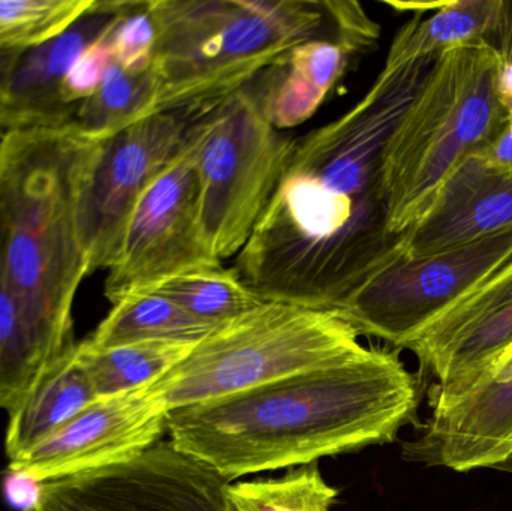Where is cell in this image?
<instances>
[{"mask_svg": "<svg viewBox=\"0 0 512 511\" xmlns=\"http://www.w3.org/2000/svg\"><path fill=\"white\" fill-rule=\"evenodd\" d=\"M21 51H9L0 48V126H2L3 116H5L6 99H8L9 84H11L12 74L15 66L21 57Z\"/></svg>", "mask_w": 512, "mask_h": 511, "instance_id": "obj_29", "label": "cell"}, {"mask_svg": "<svg viewBox=\"0 0 512 511\" xmlns=\"http://www.w3.org/2000/svg\"><path fill=\"white\" fill-rule=\"evenodd\" d=\"M418 437L403 444L409 462L457 473L504 464L512 456V347L462 392L432 399Z\"/></svg>", "mask_w": 512, "mask_h": 511, "instance_id": "obj_13", "label": "cell"}, {"mask_svg": "<svg viewBox=\"0 0 512 511\" xmlns=\"http://www.w3.org/2000/svg\"><path fill=\"white\" fill-rule=\"evenodd\" d=\"M432 63L382 69L351 110L295 140L234 267L264 302L337 311L394 254L382 159Z\"/></svg>", "mask_w": 512, "mask_h": 511, "instance_id": "obj_1", "label": "cell"}, {"mask_svg": "<svg viewBox=\"0 0 512 511\" xmlns=\"http://www.w3.org/2000/svg\"><path fill=\"white\" fill-rule=\"evenodd\" d=\"M135 5L132 0H95L65 32L21 54L9 84L0 135L14 129L71 125L75 111L62 98L69 72Z\"/></svg>", "mask_w": 512, "mask_h": 511, "instance_id": "obj_15", "label": "cell"}, {"mask_svg": "<svg viewBox=\"0 0 512 511\" xmlns=\"http://www.w3.org/2000/svg\"><path fill=\"white\" fill-rule=\"evenodd\" d=\"M158 113V80L153 68L129 71L114 63L95 93L75 111L72 125L101 141Z\"/></svg>", "mask_w": 512, "mask_h": 511, "instance_id": "obj_22", "label": "cell"}, {"mask_svg": "<svg viewBox=\"0 0 512 511\" xmlns=\"http://www.w3.org/2000/svg\"><path fill=\"white\" fill-rule=\"evenodd\" d=\"M89 375L77 359V345L51 363L20 404L9 411L5 449L9 464L20 461L95 401Z\"/></svg>", "mask_w": 512, "mask_h": 511, "instance_id": "obj_19", "label": "cell"}, {"mask_svg": "<svg viewBox=\"0 0 512 511\" xmlns=\"http://www.w3.org/2000/svg\"><path fill=\"white\" fill-rule=\"evenodd\" d=\"M216 327L159 294L141 293L113 305L110 314L83 342L92 348L137 342L198 344Z\"/></svg>", "mask_w": 512, "mask_h": 511, "instance_id": "obj_20", "label": "cell"}, {"mask_svg": "<svg viewBox=\"0 0 512 511\" xmlns=\"http://www.w3.org/2000/svg\"><path fill=\"white\" fill-rule=\"evenodd\" d=\"M507 54L492 42L433 60L382 159L388 230L420 224L462 165L493 140L510 111Z\"/></svg>", "mask_w": 512, "mask_h": 511, "instance_id": "obj_5", "label": "cell"}, {"mask_svg": "<svg viewBox=\"0 0 512 511\" xmlns=\"http://www.w3.org/2000/svg\"><path fill=\"white\" fill-rule=\"evenodd\" d=\"M200 119L189 129L177 155L132 210L105 279V297L111 305L146 293L186 270L222 263L210 252L201 227L195 167Z\"/></svg>", "mask_w": 512, "mask_h": 511, "instance_id": "obj_9", "label": "cell"}, {"mask_svg": "<svg viewBox=\"0 0 512 511\" xmlns=\"http://www.w3.org/2000/svg\"><path fill=\"white\" fill-rule=\"evenodd\" d=\"M507 60H508V66H510V68H512V32H511V36H510V44H508Z\"/></svg>", "mask_w": 512, "mask_h": 511, "instance_id": "obj_30", "label": "cell"}, {"mask_svg": "<svg viewBox=\"0 0 512 511\" xmlns=\"http://www.w3.org/2000/svg\"><path fill=\"white\" fill-rule=\"evenodd\" d=\"M117 65L129 71L152 68L155 53V26L149 14V0L137 5L120 18L110 33Z\"/></svg>", "mask_w": 512, "mask_h": 511, "instance_id": "obj_27", "label": "cell"}, {"mask_svg": "<svg viewBox=\"0 0 512 511\" xmlns=\"http://www.w3.org/2000/svg\"><path fill=\"white\" fill-rule=\"evenodd\" d=\"M198 126L201 227L213 257L224 261L254 233L295 140L268 122L252 84L212 105Z\"/></svg>", "mask_w": 512, "mask_h": 511, "instance_id": "obj_7", "label": "cell"}, {"mask_svg": "<svg viewBox=\"0 0 512 511\" xmlns=\"http://www.w3.org/2000/svg\"><path fill=\"white\" fill-rule=\"evenodd\" d=\"M212 105L159 111L99 141L80 198V233L89 275L110 269L141 195Z\"/></svg>", "mask_w": 512, "mask_h": 511, "instance_id": "obj_10", "label": "cell"}, {"mask_svg": "<svg viewBox=\"0 0 512 511\" xmlns=\"http://www.w3.org/2000/svg\"><path fill=\"white\" fill-rule=\"evenodd\" d=\"M512 347V258L445 312L409 345L423 374L435 378L432 399L462 392Z\"/></svg>", "mask_w": 512, "mask_h": 511, "instance_id": "obj_14", "label": "cell"}, {"mask_svg": "<svg viewBox=\"0 0 512 511\" xmlns=\"http://www.w3.org/2000/svg\"><path fill=\"white\" fill-rule=\"evenodd\" d=\"M370 350L334 311L265 302L216 327L149 387L173 411L363 359Z\"/></svg>", "mask_w": 512, "mask_h": 511, "instance_id": "obj_6", "label": "cell"}, {"mask_svg": "<svg viewBox=\"0 0 512 511\" xmlns=\"http://www.w3.org/2000/svg\"><path fill=\"white\" fill-rule=\"evenodd\" d=\"M98 146L72 123L0 135V261L53 359L77 345L72 306L89 276L80 198Z\"/></svg>", "mask_w": 512, "mask_h": 511, "instance_id": "obj_3", "label": "cell"}, {"mask_svg": "<svg viewBox=\"0 0 512 511\" xmlns=\"http://www.w3.org/2000/svg\"><path fill=\"white\" fill-rule=\"evenodd\" d=\"M228 483L162 440L122 464L41 483L26 511H225Z\"/></svg>", "mask_w": 512, "mask_h": 511, "instance_id": "obj_11", "label": "cell"}, {"mask_svg": "<svg viewBox=\"0 0 512 511\" xmlns=\"http://www.w3.org/2000/svg\"><path fill=\"white\" fill-rule=\"evenodd\" d=\"M387 5L415 15L394 36L385 69L418 60H435L448 51L481 42L496 44L495 39L501 35L510 44L512 2L508 0L387 2Z\"/></svg>", "mask_w": 512, "mask_h": 511, "instance_id": "obj_17", "label": "cell"}, {"mask_svg": "<svg viewBox=\"0 0 512 511\" xmlns=\"http://www.w3.org/2000/svg\"><path fill=\"white\" fill-rule=\"evenodd\" d=\"M354 56L345 45L324 39L303 42L283 54L251 83L268 122L285 131L309 120Z\"/></svg>", "mask_w": 512, "mask_h": 511, "instance_id": "obj_18", "label": "cell"}, {"mask_svg": "<svg viewBox=\"0 0 512 511\" xmlns=\"http://www.w3.org/2000/svg\"><path fill=\"white\" fill-rule=\"evenodd\" d=\"M512 224V168L495 170L471 156L435 209L399 239L408 255H426L480 239Z\"/></svg>", "mask_w": 512, "mask_h": 511, "instance_id": "obj_16", "label": "cell"}, {"mask_svg": "<svg viewBox=\"0 0 512 511\" xmlns=\"http://www.w3.org/2000/svg\"><path fill=\"white\" fill-rule=\"evenodd\" d=\"M512 258V224L426 255L397 246L339 309L358 335L408 350L433 323Z\"/></svg>", "mask_w": 512, "mask_h": 511, "instance_id": "obj_8", "label": "cell"}, {"mask_svg": "<svg viewBox=\"0 0 512 511\" xmlns=\"http://www.w3.org/2000/svg\"><path fill=\"white\" fill-rule=\"evenodd\" d=\"M95 0H0V48L33 50L80 20Z\"/></svg>", "mask_w": 512, "mask_h": 511, "instance_id": "obj_26", "label": "cell"}, {"mask_svg": "<svg viewBox=\"0 0 512 511\" xmlns=\"http://www.w3.org/2000/svg\"><path fill=\"white\" fill-rule=\"evenodd\" d=\"M149 14L158 113L222 101L303 42L363 54L381 36L355 0H149Z\"/></svg>", "mask_w": 512, "mask_h": 511, "instance_id": "obj_4", "label": "cell"}, {"mask_svg": "<svg viewBox=\"0 0 512 511\" xmlns=\"http://www.w3.org/2000/svg\"><path fill=\"white\" fill-rule=\"evenodd\" d=\"M195 344L137 342L110 348L77 344V359L89 375L96 398L132 392L164 377L182 362Z\"/></svg>", "mask_w": 512, "mask_h": 511, "instance_id": "obj_21", "label": "cell"}, {"mask_svg": "<svg viewBox=\"0 0 512 511\" xmlns=\"http://www.w3.org/2000/svg\"><path fill=\"white\" fill-rule=\"evenodd\" d=\"M337 495L318 464H310L274 479L228 483L224 507L225 511H331Z\"/></svg>", "mask_w": 512, "mask_h": 511, "instance_id": "obj_25", "label": "cell"}, {"mask_svg": "<svg viewBox=\"0 0 512 511\" xmlns=\"http://www.w3.org/2000/svg\"><path fill=\"white\" fill-rule=\"evenodd\" d=\"M146 293H155L194 317L222 326L265 303L245 284L236 269L204 264L165 279Z\"/></svg>", "mask_w": 512, "mask_h": 511, "instance_id": "obj_23", "label": "cell"}, {"mask_svg": "<svg viewBox=\"0 0 512 511\" xmlns=\"http://www.w3.org/2000/svg\"><path fill=\"white\" fill-rule=\"evenodd\" d=\"M421 378L396 351L313 369L228 398L177 408L171 443L230 482L394 443L420 426Z\"/></svg>", "mask_w": 512, "mask_h": 511, "instance_id": "obj_2", "label": "cell"}, {"mask_svg": "<svg viewBox=\"0 0 512 511\" xmlns=\"http://www.w3.org/2000/svg\"><path fill=\"white\" fill-rule=\"evenodd\" d=\"M168 413L149 386L95 399L9 468L41 485L122 464L162 441Z\"/></svg>", "mask_w": 512, "mask_h": 511, "instance_id": "obj_12", "label": "cell"}, {"mask_svg": "<svg viewBox=\"0 0 512 511\" xmlns=\"http://www.w3.org/2000/svg\"><path fill=\"white\" fill-rule=\"evenodd\" d=\"M111 30L75 62L74 68L71 69L63 84V102L74 111H77L78 105L84 99L98 90L111 66L116 63L113 47H111Z\"/></svg>", "mask_w": 512, "mask_h": 511, "instance_id": "obj_28", "label": "cell"}, {"mask_svg": "<svg viewBox=\"0 0 512 511\" xmlns=\"http://www.w3.org/2000/svg\"><path fill=\"white\" fill-rule=\"evenodd\" d=\"M56 360L30 326L0 261V408L14 410Z\"/></svg>", "mask_w": 512, "mask_h": 511, "instance_id": "obj_24", "label": "cell"}]
</instances>
